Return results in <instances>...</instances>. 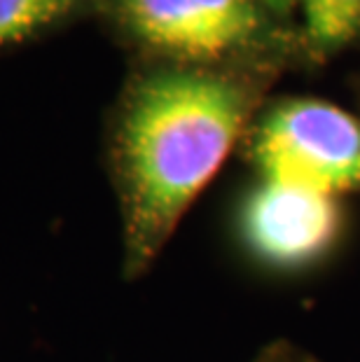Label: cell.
Masks as SVG:
<instances>
[{
    "label": "cell",
    "mask_w": 360,
    "mask_h": 362,
    "mask_svg": "<svg viewBox=\"0 0 360 362\" xmlns=\"http://www.w3.org/2000/svg\"><path fill=\"white\" fill-rule=\"evenodd\" d=\"M339 199L320 192L260 180L239 213L248 250L277 269H302L318 262L342 232Z\"/></svg>",
    "instance_id": "277c9868"
},
{
    "label": "cell",
    "mask_w": 360,
    "mask_h": 362,
    "mask_svg": "<svg viewBox=\"0 0 360 362\" xmlns=\"http://www.w3.org/2000/svg\"><path fill=\"white\" fill-rule=\"evenodd\" d=\"M78 0H0V47L66 17Z\"/></svg>",
    "instance_id": "8992f818"
},
{
    "label": "cell",
    "mask_w": 360,
    "mask_h": 362,
    "mask_svg": "<svg viewBox=\"0 0 360 362\" xmlns=\"http://www.w3.org/2000/svg\"><path fill=\"white\" fill-rule=\"evenodd\" d=\"M117 12L148 47L202 68L246 52L262 33L252 0H117Z\"/></svg>",
    "instance_id": "3957f363"
},
{
    "label": "cell",
    "mask_w": 360,
    "mask_h": 362,
    "mask_svg": "<svg viewBox=\"0 0 360 362\" xmlns=\"http://www.w3.org/2000/svg\"><path fill=\"white\" fill-rule=\"evenodd\" d=\"M267 5L272 7V10H277V12H286L290 10L293 5H300V0H265Z\"/></svg>",
    "instance_id": "52a82bcc"
},
{
    "label": "cell",
    "mask_w": 360,
    "mask_h": 362,
    "mask_svg": "<svg viewBox=\"0 0 360 362\" xmlns=\"http://www.w3.org/2000/svg\"><path fill=\"white\" fill-rule=\"evenodd\" d=\"M260 178L327 197L360 192V119L344 107L295 98L265 115L252 136Z\"/></svg>",
    "instance_id": "7a4b0ae2"
},
{
    "label": "cell",
    "mask_w": 360,
    "mask_h": 362,
    "mask_svg": "<svg viewBox=\"0 0 360 362\" xmlns=\"http://www.w3.org/2000/svg\"><path fill=\"white\" fill-rule=\"evenodd\" d=\"M248 110L246 84L202 66L162 68L129 87L112 152L129 276L152 264L216 178L243 134Z\"/></svg>",
    "instance_id": "6da1fadb"
},
{
    "label": "cell",
    "mask_w": 360,
    "mask_h": 362,
    "mask_svg": "<svg viewBox=\"0 0 360 362\" xmlns=\"http://www.w3.org/2000/svg\"><path fill=\"white\" fill-rule=\"evenodd\" d=\"M309 42L320 52L344 47L360 33V0H300Z\"/></svg>",
    "instance_id": "5b68a950"
}]
</instances>
